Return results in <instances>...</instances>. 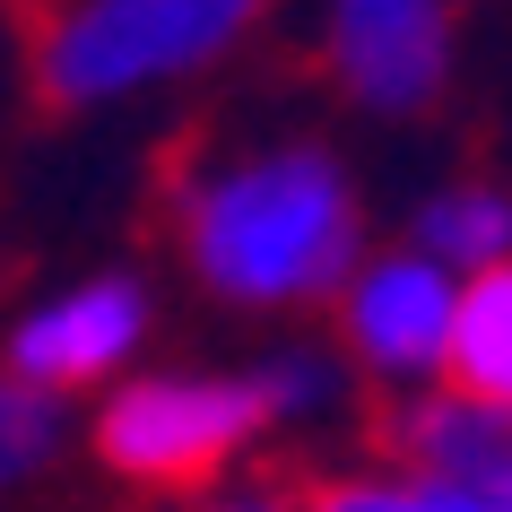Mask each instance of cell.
Segmentation results:
<instances>
[{"instance_id":"5","label":"cell","mask_w":512,"mask_h":512,"mask_svg":"<svg viewBox=\"0 0 512 512\" xmlns=\"http://www.w3.org/2000/svg\"><path fill=\"white\" fill-rule=\"evenodd\" d=\"M313 61L365 122H426L460 79V0H322Z\"/></svg>"},{"instance_id":"11","label":"cell","mask_w":512,"mask_h":512,"mask_svg":"<svg viewBox=\"0 0 512 512\" xmlns=\"http://www.w3.org/2000/svg\"><path fill=\"white\" fill-rule=\"evenodd\" d=\"M452 391L512 408V261L460 278V330H452Z\"/></svg>"},{"instance_id":"1","label":"cell","mask_w":512,"mask_h":512,"mask_svg":"<svg viewBox=\"0 0 512 512\" xmlns=\"http://www.w3.org/2000/svg\"><path fill=\"white\" fill-rule=\"evenodd\" d=\"M157 217L174 270L243 322L330 313L374 252L365 183L322 131H243L191 148L165 174Z\"/></svg>"},{"instance_id":"3","label":"cell","mask_w":512,"mask_h":512,"mask_svg":"<svg viewBox=\"0 0 512 512\" xmlns=\"http://www.w3.org/2000/svg\"><path fill=\"white\" fill-rule=\"evenodd\" d=\"M79 443L113 486L183 504L226 486L261 443H278V426L252 365H139L113 391H96Z\"/></svg>"},{"instance_id":"4","label":"cell","mask_w":512,"mask_h":512,"mask_svg":"<svg viewBox=\"0 0 512 512\" xmlns=\"http://www.w3.org/2000/svg\"><path fill=\"white\" fill-rule=\"evenodd\" d=\"M452 330H460V278L408 235L374 243L330 304V348L382 400H417L452 374Z\"/></svg>"},{"instance_id":"7","label":"cell","mask_w":512,"mask_h":512,"mask_svg":"<svg viewBox=\"0 0 512 512\" xmlns=\"http://www.w3.org/2000/svg\"><path fill=\"white\" fill-rule=\"evenodd\" d=\"M382 460H400L417 478H452L478 486V495H512V408L478 400V391H452L434 382L417 400H382L374 426Z\"/></svg>"},{"instance_id":"12","label":"cell","mask_w":512,"mask_h":512,"mask_svg":"<svg viewBox=\"0 0 512 512\" xmlns=\"http://www.w3.org/2000/svg\"><path fill=\"white\" fill-rule=\"evenodd\" d=\"M304 512H417V478L400 460H356V469H322L304 486Z\"/></svg>"},{"instance_id":"8","label":"cell","mask_w":512,"mask_h":512,"mask_svg":"<svg viewBox=\"0 0 512 512\" xmlns=\"http://www.w3.org/2000/svg\"><path fill=\"white\" fill-rule=\"evenodd\" d=\"M408 243L434 252L452 278H478L495 261H512V183L504 174H443L434 191H417L408 209Z\"/></svg>"},{"instance_id":"13","label":"cell","mask_w":512,"mask_h":512,"mask_svg":"<svg viewBox=\"0 0 512 512\" xmlns=\"http://www.w3.org/2000/svg\"><path fill=\"white\" fill-rule=\"evenodd\" d=\"M165 512H304V486H278V478H226L209 495H183Z\"/></svg>"},{"instance_id":"2","label":"cell","mask_w":512,"mask_h":512,"mask_svg":"<svg viewBox=\"0 0 512 512\" xmlns=\"http://www.w3.org/2000/svg\"><path fill=\"white\" fill-rule=\"evenodd\" d=\"M287 0H27V87L44 113H131L235 70Z\"/></svg>"},{"instance_id":"9","label":"cell","mask_w":512,"mask_h":512,"mask_svg":"<svg viewBox=\"0 0 512 512\" xmlns=\"http://www.w3.org/2000/svg\"><path fill=\"white\" fill-rule=\"evenodd\" d=\"M252 374H261V400H270V426H278V434L348 426L356 400H365L356 365L330 348V339H270V348L252 356Z\"/></svg>"},{"instance_id":"10","label":"cell","mask_w":512,"mask_h":512,"mask_svg":"<svg viewBox=\"0 0 512 512\" xmlns=\"http://www.w3.org/2000/svg\"><path fill=\"white\" fill-rule=\"evenodd\" d=\"M79 434H87V417H70L61 391H44V382L0 365V504L27 495L35 478H53L61 452H70Z\"/></svg>"},{"instance_id":"6","label":"cell","mask_w":512,"mask_h":512,"mask_svg":"<svg viewBox=\"0 0 512 512\" xmlns=\"http://www.w3.org/2000/svg\"><path fill=\"white\" fill-rule=\"evenodd\" d=\"M148 339H157V287L139 270H87L27 296L0 322V365L61 391V400H79V391L96 400L122 374H139Z\"/></svg>"}]
</instances>
